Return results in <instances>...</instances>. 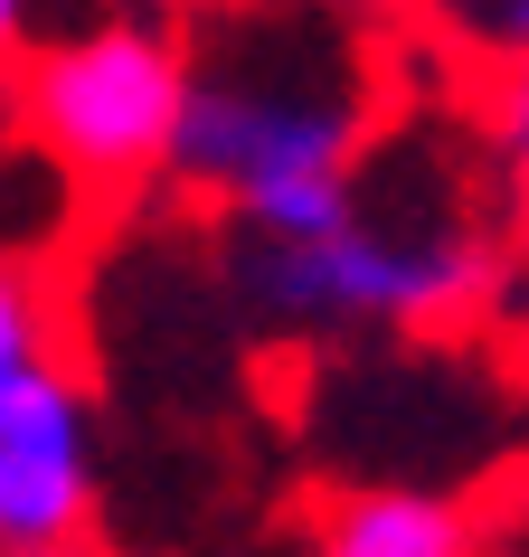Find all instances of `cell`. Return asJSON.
<instances>
[{
	"label": "cell",
	"mask_w": 529,
	"mask_h": 557,
	"mask_svg": "<svg viewBox=\"0 0 529 557\" xmlns=\"http://www.w3.org/2000/svg\"><path fill=\"white\" fill-rule=\"evenodd\" d=\"M426 29L454 48L464 66H529V0H416Z\"/></svg>",
	"instance_id": "52a82bcc"
},
{
	"label": "cell",
	"mask_w": 529,
	"mask_h": 557,
	"mask_svg": "<svg viewBox=\"0 0 529 557\" xmlns=\"http://www.w3.org/2000/svg\"><path fill=\"white\" fill-rule=\"evenodd\" d=\"M189 95V38L151 10H86L20 58V133L76 189L161 180Z\"/></svg>",
	"instance_id": "3957f363"
},
{
	"label": "cell",
	"mask_w": 529,
	"mask_h": 557,
	"mask_svg": "<svg viewBox=\"0 0 529 557\" xmlns=\"http://www.w3.org/2000/svg\"><path fill=\"white\" fill-rule=\"evenodd\" d=\"M472 151H482V208L501 256L529 264V66H492L472 86Z\"/></svg>",
	"instance_id": "8992f818"
},
{
	"label": "cell",
	"mask_w": 529,
	"mask_h": 557,
	"mask_svg": "<svg viewBox=\"0 0 529 557\" xmlns=\"http://www.w3.org/2000/svg\"><path fill=\"white\" fill-rule=\"evenodd\" d=\"M379 143V86L331 20H227L189 48L171 189L227 218L236 246H312L350 218Z\"/></svg>",
	"instance_id": "6da1fadb"
},
{
	"label": "cell",
	"mask_w": 529,
	"mask_h": 557,
	"mask_svg": "<svg viewBox=\"0 0 529 557\" xmlns=\"http://www.w3.org/2000/svg\"><path fill=\"white\" fill-rule=\"evenodd\" d=\"M58 10H66V0H0V66H20L38 38H58L66 29Z\"/></svg>",
	"instance_id": "9c48e42d"
},
{
	"label": "cell",
	"mask_w": 529,
	"mask_h": 557,
	"mask_svg": "<svg viewBox=\"0 0 529 557\" xmlns=\"http://www.w3.org/2000/svg\"><path fill=\"white\" fill-rule=\"evenodd\" d=\"M48 350H58V331H48V284H38L29 256L0 246V379L29 369V359H48Z\"/></svg>",
	"instance_id": "ba28073f"
},
{
	"label": "cell",
	"mask_w": 529,
	"mask_h": 557,
	"mask_svg": "<svg viewBox=\"0 0 529 557\" xmlns=\"http://www.w3.org/2000/svg\"><path fill=\"white\" fill-rule=\"evenodd\" d=\"M95 539V397L48 350L0 379V557H86Z\"/></svg>",
	"instance_id": "277c9868"
},
{
	"label": "cell",
	"mask_w": 529,
	"mask_h": 557,
	"mask_svg": "<svg viewBox=\"0 0 529 557\" xmlns=\"http://www.w3.org/2000/svg\"><path fill=\"white\" fill-rule=\"evenodd\" d=\"M501 264L492 208L416 171L397 199L359 180L350 218L312 246H236V294L284 331H454L492 312Z\"/></svg>",
	"instance_id": "7a4b0ae2"
},
{
	"label": "cell",
	"mask_w": 529,
	"mask_h": 557,
	"mask_svg": "<svg viewBox=\"0 0 529 557\" xmlns=\"http://www.w3.org/2000/svg\"><path fill=\"white\" fill-rule=\"evenodd\" d=\"M312 557H482V529H472L464 500H444V492L369 482V492L322 500Z\"/></svg>",
	"instance_id": "5b68a950"
},
{
	"label": "cell",
	"mask_w": 529,
	"mask_h": 557,
	"mask_svg": "<svg viewBox=\"0 0 529 557\" xmlns=\"http://www.w3.org/2000/svg\"><path fill=\"white\" fill-rule=\"evenodd\" d=\"M331 10H397V0H331Z\"/></svg>",
	"instance_id": "30bf717a"
}]
</instances>
